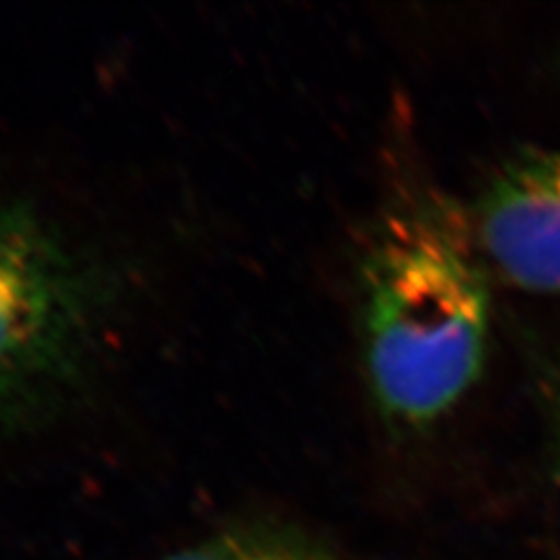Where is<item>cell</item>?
I'll use <instances>...</instances> for the list:
<instances>
[{"label": "cell", "mask_w": 560, "mask_h": 560, "mask_svg": "<svg viewBox=\"0 0 560 560\" xmlns=\"http://www.w3.org/2000/svg\"><path fill=\"white\" fill-rule=\"evenodd\" d=\"M361 345L393 432L444 420L478 384L492 301L474 221L428 183H405L372 222L360 261Z\"/></svg>", "instance_id": "6da1fadb"}, {"label": "cell", "mask_w": 560, "mask_h": 560, "mask_svg": "<svg viewBox=\"0 0 560 560\" xmlns=\"http://www.w3.org/2000/svg\"><path fill=\"white\" fill-rule=\"evenodd\" d=\"M119 275L32 201L0 194V439L52 420L101 370Z\"/></svg>", "instance_id": "7a4b0ae2"}, {"label": "cell", "mask_w": 560, "mask_h": 560, "mask_svg": "<svg viewBox=\"0 0 560 560\" xmlns=\"http://www.w3.org/2000/svg\"><path fill=\"white\" fill-rule=\"evenodd\" d=\"M471 221L481 254L502 279L560 295V150H523L504 162Z\"/></svg>", "instance_id": "3957f363"}, {"label": "cell", "mask_w": 560, "mask_h": 560, "mask_svg": "<svg viewBox=\"0 0 560 560\" xmlns=\"http://www.w3.org/2000/svg\"><path fill=\"white\" fill-rule=\"evenodd\" d=\"M258 536V523H240L187 546L164 560H247Z\"/></svg>", "instance_id": "277c9868"}, {"label": "cell", "mask_w": 560, "mask_h": 560, "mask_svg": "<svg viewBox=\"0 0 560 560\" xmlns=\"http://www.w3.org/2000/svg\"><path fill=\"white\" fill-rule=\"evenodd\" d=\"M247 560H328L314 541L300 532L272 523H258V536Z\"/></svg>", "instance_id": "5b68a950"}, {"label": "cell", "mask_w": 560, "mask_h": 560, "mask_svg": "<svg viewBox=\"0 0 560 560\" xmlns=\"http://www.w3.org/2000/svg\"><path fill=\"white\" fill-rule=\"evenodd\" d=\"M540 397L552 436V457L560 480V358L546 361L540 372Z\"/></svg>", "instance_id": "8992f818"}]
</instances>
